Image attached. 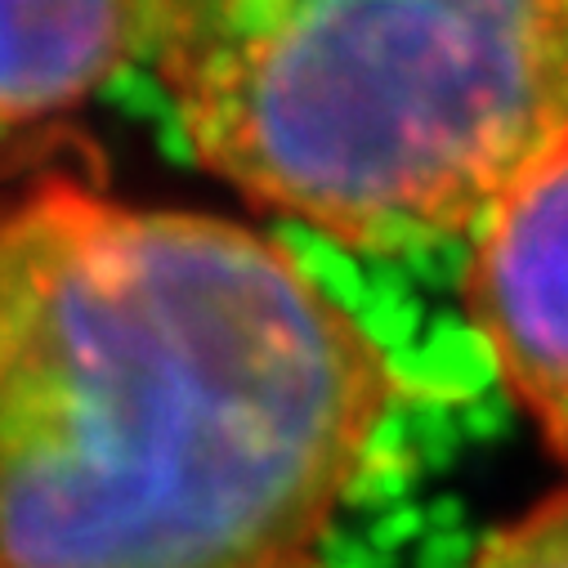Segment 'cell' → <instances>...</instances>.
<instances>
[{
    "mask_svg": "<svg viewBox=\"0 0 568 568\" xmlns=\"http://www.w3.org/2000/svg\"><path fill=\"white\" fill-rule=\"evenodd\" d=\"M398 398L251 224L72 180L0 206V568H323Z\"/></svg>",
    "mask_w": 568,
    "mask_h": 568,
    "instance_id": "6da1fadb",
    "label": "cell"
},
{
    "mask_svg": "<svg viewBox=\"0 0 568 568\" xmlns=\"http://www.w3.org/2000/svg\"><path fill=\"white\" fill-rule=\"evenodd\" d=\"M153 63L202 171L349 251L479 237L568 153V0H184Z\"/></svg>",
    "mask_w": 568,
    "mask_h": 568,
    "instance_id": "7a4b0ae2",
    "label": "cell"
},
{
    "mask_svg": "<svg viewBox=\"0 0 568 568\" xmlns=\"http://www.w3.org/2000/svg\"><path fill=\"white\" fill-rule=\"evenodd\" d=\"M466 310L501 385L568 466V153L475 237Z\"/></svg>",
    "mask_w": 568,
    "mask_h": 568,
    "instance_id": "3957f363",
    "label": "cell"
},
{
    "mask_svg": "<svg viewBox=\"0 0 568 568\" xmlns=\"http://www.w3.org/2000/svg\"><path fill=\"white\" fill-rule=\"evenodd\" d=\"M171 0L121 6H0V121H41L85 103L153 59Z\"/></svg>",
    "mask_w": 568,
    "mask_h": 568,
    "instance_id": "277c9868",
    "label": "cell"
},
{
    "mask_svg": "<svg viewBox=\"0 0 568 568\" xmlns=\"http://www.w3.org/2000/svg\"><path fill=\"white\" fill-rule=\"evenodd\" d=\"M466 568H568V493L493 528Z\"/></svg>",
    "mask_w": 568,
    "mask_h": 568,
    "instance_id": "5b68a950",
    "label": "cell"
}]
</instances>
